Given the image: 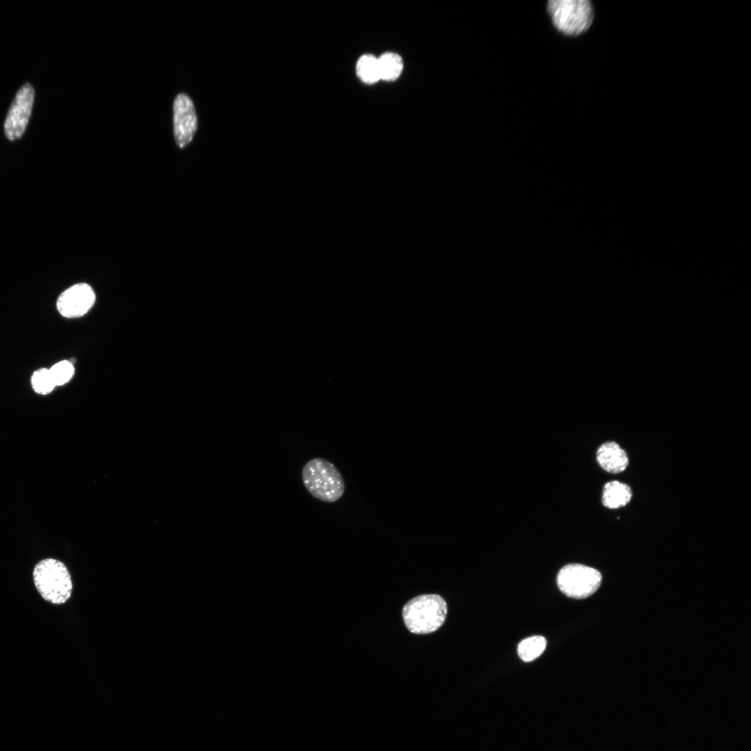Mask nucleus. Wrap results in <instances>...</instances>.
<instances>
[{"label":"nucleus","instance_id":"14","mask_svg":"<svg viewBox=\"0 0 751 751\" xmlns=\"http://www.w3.org/2000/svg\"><path fill=\"white\" fill-rule=\"evenodd\" d=\"M31 383L33 389L39 394H49L56 387L49 369L41 368L33 372Z\"/></svg>","mask_w":751,"mask_h":751},{"label":"nucleus","instance_id":"6","mask_svg":"<svg viewBox=\"0 0 751 751\" xmlns=\"http://www.w3.org/2000/svg\"><path fill=\"white\" fill-rule=\"evenodd\" d=\"M34 99V89L26 83L17 92L4 122L7 138L14 140L24 134L28 124Z\"/></svg>","mask_w":751,"mask_h":751},{"label":"nucleus","instance_id":"9","mask_svg":"<svg viewBox=\"0 0 751 751\" xmlns=\"http://www.w3.org/2000/svg\"><path fill=\"white\" fill-rule=\"evenodd\" d=\"M596 457L600 467L609 473L622 472L629 465L627 452L615 442L602 444L597 451Z\"/></svg>","mask_w":751,"mask_h":751},{"label":"nucleus","instance_id":"1","mask_svg":"<svg viewBox=\"0 0 751 751\" xmlns=\"http://www.w3.org/2000/svg\"><path fill=\"white\" fill-rule=\"evenodd\" d=\"M446 614V601L435 594L414 597L405 604L402 612L406 627L416 634L437 631L444 624Z\"/></svg>","mask_w":751,"mask_h":751},{"label":"nucleus","instance_id":"10","mask_svg":"<svg viewBox=\"0 0 751 751\" xmlns=\"http://www.w3.org/2000/svg\"><path fill=\"white\" fill-rule=\"evenodd\" d=\"M632 497V490L626 483L612 481L605 484L602 491L603 505L610 509H616L628 504Z\"/></svg>","mask_w":751,"mask_h":751},{"label":"nucleus","instance_id":"4","mask_svg":"<svg viewBox=\"0 0 751 751\" xmlns=\"http://www.w3.org/2000/svg\"><path fill=\"white\" fill-rule=\"evenodd\" d=\"M33 576L35 586L45 600L59 605L70 598L72 579L62 562L54 558L43 559L35 565Z\"/></svg>","mask_w":751,"mask_h":751},{"label":"nucleus","instance_id":"7","mask_svg":"<svg viewBox=\"0 0 751 751\" xmlns=\"http://www.w3.org/2000/svg\"><path fill=\"white\" fill-rule=\"evenodd\" d=\"M197 118L191 99L185 93L177 95L173 103V134L177 145L184 148L192 140Z\"/></svg>","mask_w":751,"mask_h":751},{"label":"nucleus","instance_id":"12","mask_svg":"<svg viewBox=\"0 0 751 751\" xmlns=\"http://www.w3.org/2000/svg\"><path fill=\"white\" fill-rule=\"evenodd\" d=\"M356 74L366 84H374L379 81L380 76L378 57L371 54L362 55L356 63Z\"/></svg>","mask_w":751,"mask_h":751},{"label":"nucleus","instance_id":"3","mask_svg":"<svg viewBox=\"0 0 751 751\" xmlns=\"http://www.w3.org/2000/svg\"><path fill=\"white\" fill-rule=\"evenodd\" d=\"M547 12L553 26L570 37L585 33L594 20V8L589 0H551Z\"/></svg>","mask_w":751,"mask_h":751},{"label":"nucleus","instance_id":"13","mask_svg":"<svg viewBox=\"0 0 751 751\" xmlns=\"http://www.w3.org/2000/svg\"><path fill=\"white\" fill-rule=\"evenodd\" d=\"M547 640L541 636H533L522 640L517 648L520 659L530 662L539 657L546 648Z\"/></svg>","mask_w":751,"mask_h":751},{"label":"nucleus","instance_id":"5","mask_svg":"<svg viewBox=\"0 0 751 751\" xmlns=\"http://www.w3.org/2000/svg\"><path fill=\"white\" fill-rule=\"evenodd\" d=\"M601 583V574L598 570L581 564L564 566L557 576L560 590L574 599H584L592 595Z\"/></svg>","mask_w":751,"mask_h":751},{"label":"nucleus","instance_id":"8","mask_svg":"<svg viewBox=\"0 0 751 751\" xmlns=\"http://www.w3.org/2000/svg\"><path fill=\"white\" fill-rule=\"evenodd\" d=\"M95 302V293L88 284L79 283L65 289L58 296L56 307L66 318H76L85 315Z\"/></svg>","mask_w":751,"mask_h":751},{"label":"nucleus","instance_id":"15","mask_svg":"<svg viewBox=\"0 0 751 751\" xmlns=\"http://www.w3.org/2000/svg\"><path fill=\"white\" fill-rule=\"evenodd\" d=\"M53 381L56 386L68 382L74 376V368L71 362L63 360L57 362L49 369Z\"/></svg>","mask_w":751,"mask_h":751},{"label":"nucleus","instance_id":"11","mask_svg":"<svg viewBox=\"0 0 751 751\" xmlns=\"http://www.w3.org/2000/svg\"><path fill=\"white\" fill-rule=\"evenodd\" d=\"M378 65L380 80L394 81L403 72V60L398 54L387 51L378 57Z\"/></svg>","mask_w":751,"mask_h":751},{"label":"nucleus","instance_id":"2","mask_svg":"<svg viewBox=\"0 0 751 751\" xmlns=\"http://www.w3.org/2000/svg\"><path fill=\"white\" fill-rule=\"evenodd\" d=\"M302 480L309 494L323 502L338 501L345 491L341 474L332 463L323 458L308 461L302 468Z\"/></svg>","mask_w":751,"mask_h":751}]
</instances>
